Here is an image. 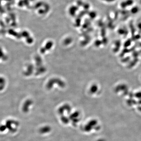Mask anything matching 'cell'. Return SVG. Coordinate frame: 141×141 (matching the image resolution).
Segmentation results:
<instances>
[{"instance_id": "cell-1", "label": "cell", "mask_w": 141, "mask_h": 141, "mask_svg": "<svg viewBox=\"0 0 141 141\" xmlns=\"http://www.w3.org/2000/svg\"><path fill=\"white\" fill-rule=\"evenodd\" d=\"M18 124L19 123L17 122L12 120H9L6 122L5 125L6 129H8L10 132L13 133L16 131V129L13 127L12 125H15L16 126H18Z\"/></svg>"}, {"instance_id": "cell-2", "label": "cell", "mask_w": 141, "mask_h": 141, "mask_svg": "<svg viewBox=\"0 0 141 141\" xmlns=\"http://www.w3.org/2000/svg\"><path fill=\"white\" fill-rule=\"evenodd\" d=\"M6 129V127L4 125H1L0 126V131L1 132H3Z\"/></svg>"}]
</instances>
